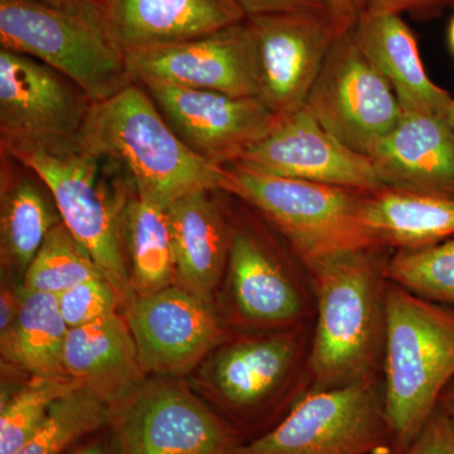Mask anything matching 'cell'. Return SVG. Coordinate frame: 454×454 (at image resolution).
<instances>
[{"label": "cell", "mask_w": 454, "mask_h": 454, "mask_svg": "<svg viewBox=\"0 0 454 454\" xmlns=\"http://www.w3.org/2000/svg\"><path fill=\"white\" fill-rule=\"evenodd\" d=\"M2 154L16 158L46 184L62 223L94 259L127 309L137 297L122 240L121 210L127 199L114 200L107 192L100 177L103 158L82 151L49 153L40 148H14Z\"/></svg>", "instance_id": "cell-6"}, {"label": "cell", "mask_w": 454, "mask_h": 454, "mask_svg": "<svg viewBox=\"0 0 454 454\" xmlns=\"http://www.w3.org/2000/svg\"><path fill=\"white\" fill-rule=\"evenodd\" d=\"M448 42H450V47L454 56V17L450 20V28H448Z\"/></svg>", "instance_id": "cell-41"}, {"label": "cell", "mask_w": 454, "mask_h": 454, "mask_svg": "<svg viewBox=\"0 0 454 454\" xmlns=\"http://www.w3.org/2000/svg\"><path fill=\"white\" fill-rule=\"evenodd\" d=\"M236 454H391L384 389L375 376L309 390Z\"/></svg>", "instance_id": "cell-7"}, {"label": "cell", "mask_w": 454, "mask_h": 454, "mask_svg": "<svg viewBox=\"0 0 454 454\" xmlns=\"http://www.w3.org/2000/svg\"><path fill=\"white\" fill-rule=\"evenodd\" d=\"M97 277L103 276L94 259L61 221L27 268L23 289L59 295Z\"/></svg>", "instance_id": "cell-29"}, {"label": "cell", "mask_w": 454, "mask_h": 454, "mask_svg": "<svg viewBox=\"0 0 454 454\" xmlns=\"http://www.w3.org/2000/svg\"><path fill=\"white\" fill-rule=\"evenodd\" d=\"M20 294L11 288L3 289L0 294V334L7 333L16 321L20 310Z\"/></svg>", "instance_id": "cell-36"}, {"label": "cell", "mask_w": 454, "mask_h": 454, "mask_svg": "<svg viewBox=\"0 0 454 454\" xmlns=\"http://www.w3.org/2000/svg\"><path fill=\"white\" fill-rule=\"evenodd\" d=\"M215 191H200L167 208L179 286L210 303L229 262L232 231Z\"/></svg>", "instance_id": "cell-21"}, {"label": "cell", "mask_w": 454, "mask_h": 454, "mask_svg": "<svg viewBox=\"0 0 454 454\" xmlns=\"http://www.w3.org/2000/svg\"><path fill=\"white\" fill-rule=\"evenodd\" d=\"M125 319L143 370L158 375L190 372L223 337L211 303L182 286L137 295L125 309Z\"/></svg>", "instance_id": "cell-15"}, {"label": "cell", "mask_w": 454, "mask_h": 454, "mask_svg": "<svg viewBox=\"0 0 454 454\" xmlns=\"http://www.w3.org/2000/svg\"><path fill=\"white\" fill-rule=\"evenodd\" d=\"M139 85L179 139L216 166L238 162L280 121L259 98H235L158 82Z\"/></svg>", "instance_id": "cell-11"}, {"label": "cell", "mask_w": 454, "mask_h": 454, "mask_svg": "<svg viewBox=\"0 0 454 454\" xmlns=\"http://www.w3.org/2000/svg\"><path fill=\"white\" fill-rule=\"evenodd\" d=\"M110 405L85 387L62 397L16 454H66L83 438L107 427Z\"/></svg>", "instance_id": "cell-27"}, {"label": "cell", "mask_w": 454, "mask_h": 454, "mask_svg": "<svg viewBox=\"0 0 454 454\" xmlns=\"http://www.w3.org/2000/svg\"><path fill=\"white\" fill-rule=\"evenodd\" d=\"M361 220L378 247L420 249L454 238V199L384 187L364 196Z\"/></svg>", "instance_id": "cell-23"}, {"label": "cell", "mask_w": 454, "mask_h": 454, "mask_svg": "<svg viewBox=\"0 0 454 454\" xmlns=\"http://www.w3.org/2000/svg\"><path fill=\"white\" fill-rule=\"evenodd\" d=\"M247 17L286 12H327L325 0H236Z\"/></svg>", "instance_id": "cell-33"}, {"label": "cell", "mask_w": 454, "mask_h": 454, "mask_svg": "<svg viewBox=\"0 0 454 454\" xmlns=\"http://www.w3.org/2000/svg\"><path fill=\"white\" fill-rule=\"evenodd\" d=\"M20 294L16 321L0 334L3 358L32 376L67 375L64 351L70 328L59 312L57 295L27 289Z\"/></svg>", "instance_id": "cell-25"}, {"label": "cell", "mask_w": 454, "mask_h": 454, "mask_svg": "<svg viewBox=\"0 0 454 454\" xmlns=\"http://www.w3.org/2000/svg\"><path fill=\"white\" fill-rule=\"evenodd\" d=\"M80 387L82 382L68 375L32 376L2 402L0 454H16L46 419L53 404Z\"/></svg>", "instance_id": "cell-28"}, {"label": "cell", "mask_w": 454, "mask_h": 454, "mask_svg": "<svg viewBox=\"0 0 454 454\" xmlns=\"http://www.w3.org/2000/svg\"><path fill=\"white\" fill-rule=\"evenodd\" d=\"M385 277L423 300L454 309V238L420 249L397 250Z\"/></svg>", "instance_id": "cell-30"}, {"label": "cell", "mask_w": 454, "mask_h": 454, "mask_svg": "<svg viewBox=\"0 0 454 454\" xmlns=\"http://www.w3.org/2000/svg\"><path fill=\"white\" fill-rule=\"evenodd\" d=\"M59 312L68 328L82 327L115 315L118 294L103 277L92 278L57 295Z\"/></svg>", "instance_id": "cell-31"}, {"label": "cell", "mask_w": 454, "mask_h": 454, "mask_svg": "<svg viewBox=\"0 0 454 454\" xmlns=\"http://www.w3.org/2000/svg\"><path fill=\"white\" fill-rule=\"evenodd\" d=\"M121 229L136 294H151L172 286L177 280V268L166 208L136 193L122 206Z\"/></svg>", "instance_id": "cell-26"}, {"label": "cell", "mask_w": 454, "mask_h": 454, "mask_svg": "<svg viewBox=\"0 0 454 454\" xmlns=\"http://www.w3.org/2000/svg\"><path fill=\"white\" fill-rule=\"evenodd\" d=\"M2 49L37 59L100 103L134 82L100 7L67 11L38 0H0Z\"/></svg>", "instance_id": "cell-4"}, {"label": "cell", "mask_w": 454, "mask_h": 454, "mask_svg": "<svg viewBox=\"0 0 454 454\" xmlns=\"http://www.w3.org/2000/svg\"><path fill=\"white\" fill-rule=\"evenodd\" d=\"M70 454H110V450L103 439H92L88 443L76 448Z\"/></svg>", "instance_id": "cell-39"}, {"label": "cell", "mask_w": 454, "mask_h": 454, "mask_svg": "<svg viewBox=\"0 0 454 454\" xmlns=\"http://www.w3.org/2000/svg\"><path fill=\"white\" fill-rule=\"evenodd\" d=\"M325 3L339 35L352 32L365 8V0H325Z\"/></svg>", "instance_id": "cell-34"}, {"label": "cell", "mask_w": 454, "mask_h": 454, "mask_svg": "<svg viewBox=\"0 0 454 454\" xmlns=\"http://www.w3.org/2000/svg\"><path fill=\"white\" fill-rule=\"evenodd\" d=\"M232 166L363 193L384 188L369 158L334 138L306 106L282 119Z\"/></svg>", "instance_id": "cell-14"}, {"label": "cell", "mask_w": 454, "mask_h": 454, "mask_svg": "<svg viewBox=\"0 0 454 454\" xmlns=\"http://www.w3.org/2000/svg\"><path fill=\"white\" fill-rule=\"evenodd\" d=\"M367 158L384 187L454 199V134L439 114L403 112Z\"/></svg>", "instance_id": "cell-16"}, {"label": "cell", "mask_w": 454, "mask_h": 454, "mask_svg": "<svg viewBox=\"0 0 454 454\" xmlns=\"http://www.w3.org/2000/svg\"><path fill=\"white\" fill-rule=\"evenodd\" d=\"M86 2L94 3V4L100 5L103 0H86Z\"/></svg>", "instance_id": "cell-42"}, {"label": "cell", "mask_w": 454, "mask_h": 454, "mask_svg": "<svg viewBox=\"0 0 454 454\" xmlns=\"http://www.w3.org/2000/svg\"><path fill=\"white\" fill-rule=\"evenodd\" d=\"M116 454H236L240 430L175 382L140 385L110 406Z\"/></svg>", "instance_id": "cell-8"}, {"label": "cell", "mask_w": 454, "mask_h": 454, "mask_svg": "<svg viewBox=\"0 0 454 454\" xmlns=\"http://www.w3.org/2000/svg\"><path fill=\"white\" fill-rule=\"evenodd\" d=\"M304 106L334 138L366 157L403 115L395 92L352 32L337 35Z\"/></svg>", "instance_id": "cell-10"}, {"label": "cell", "mask_w": 454, "mask_h": 454, "mask_svg": "<svg viewBox=\"0 0 454 454\" xmlns=\"http://www.w3.org/2000/svg\"><path fill=\"white\" fill-rule=\"evenodd\" d=\"M125 56L134 82L259 98L258 50L247 20L193 40Z\"/></svg>", "instance_id": "cell-12"}, {"label": "cell", "mask_w": 454, "mask_h": 454, "mask_svg": "<svg viewBox=\"0 0 454 454\" xmlns=\"http://www.w3.org/2000/svg\"><path fill=\"white\" fill-rule=\"evenodd\" d=\"M404 454H454V430L441 409L433 413Z\"/></svg>", "instance_id": "cell-32"}, {"label": "cell", "mask_w": 454, "mask_h": 454, "mask_svg": "<svg viewBox=\"0 0 454 454\" xmlns=\"http://www.w3.org/2000/svg\"><path fill=\"white\" fill-rule=\"evenodd\" d=\"M227 270L236 309L245 319L288 328L300 324L307 309L303 293L252 232L232 231Z\"/></svg>", "instance_id": "cell-22"}, {"label": "cell", "mask_w": 454, "mask_h": 454, "mask_svg": "<svg viewBox=\"0 0 454 454\" xmlns=\"http://www.w3.org/2000/svg\"><path fill=\"white\" fill-rule=\"evenodd\" d=\"M64 367L110 406L138 389L145 372L127 319L118 313L70 328Z\"/></svg>", "instance_id": "cell-20"}, {"label": "cell", "mask_w": 454, "mask_h": 454, "mask_svg": "<svg viewBox=\"0 0 454 454\" xmlns=\"http://www.w3.org/2000/svg\"><path fill=\"white\" fill-rule=\"evenodd\" d=\"M373 247L337 256L309 271L317 324L309 355L312 387L331 389L375 376L384 357L387 260Z\"/></svg>", "instance_id": "cell-2"}, {"label": "cell", "mask_w": 454, "mask_h": 454, "mask_svg": "<svg viewBox=\"0 0 454 454\" xmlns=\"http://www.w3.org/2000/svg\"><path fill=\"white\" fill-rule=\"evenodd\" d=\"M301 348L298 330L227 346L212 367V381L221 402L243 417L262 409L294 369Z\"/></svg>", "instance_id": "cell-19"}, {"label": "cell", "mask_w": 454, "mask_h": 454, "mask_svg": "<svg viewBox=\"0 0 454 454\" xmlns=\"http://www.w3.org/2000/svg\"><path fill=\"white\" fill-rule=\"evenodd\" d=\"M259 61V98L282 121L306 106L339 32L327 12L247 17Z\"/></svg>", "instance_id": "cell-13"}, {"label": "cell", "mask_w": 454, "mask_h": 454, "mask_svg": "<svg viewBox=\"0 0 454 454\" xmlns=\"http://www.w3.org/2000/svg\"><path fill=\"white\" fill-rule=\"evenodd\" d=\"M92 103L70 80L32 57L0 50L2 152L40 148L79 152L77 139Z\"/></svg>", "instance_id": "cell-9"}, {"label": "cell", "mask_w": 454, "mask_h": 454, "mask_svg": "<svg viewBox=\"0 0 454 454\" xmlns=\"http://www.w3.org/2000/svg\"><path fill=\"white\" fill-rule=\"evenodd\" d=\"M44 4L52 5V7L67 9V11H85L94 7V3L86 2V0H38Z\"/></svg>", "instance_id": "cell-38"}, {"label": "cell", "mask_w": 454, "mask_h": 454, "mask_svg": "<svg viewBox=\"0 0 454 454\" xmlns=\"http://www.w3.org/2000/svg\"><path fill=\"white\" fill-rule=\"evenodd\" d=\"M77 148L118 163L129 173L140 199L168 208L200 191H223L226 167L203 160L169 127L139 83L92 103Z\"/></svg>", "instance_id": "cell-1"}, {"label": "cell", "mask_w": 454, "mask_h": 454, "mask_svg": "<svg viewBox=\"0 0 454 454\" xmlns=\"http://www.w3.org/2000/svg\"><path fill=\"white\" fill-rule=\"evenodd\" d=\"M454 0H365L364 13H390L402 16L405 12L424 11L446 5Z\"/></svg>", "instance_id": "cell-35"}, {"label": "cell", "mask_w": 454, "mask_h": 454, "mask_svg": "<svg viewBox=\"0 0 454 454\" xmlns=\"http://www.w3.org/2000/svg\"><path fill=\"white\" fill-rule=\"evenodd\" d=\"M384 414L391 454H404L454 379V309L387 280Z\"/></svg>", "instance_id": "cell-3"}, {"label": "cell", "mask_w": 454, "mask_h": 454, "mask_svg": "<svg viewBox=\"0 0 454 454\" xmlns=\"http://www.w3.org/2000/svg\"><path fill=\"white\" fill-rule=\"evenodd\" d=\"M104 26L127 53L193 40L247 20L236 0H103Z\"/></svg>", "instance_id": "cell-17"}, {"label": "cell", "mask_w": 454, "mask_h": 454, "mask_svg": "<svg viewBox=\"0 0 454 454\" xmlns=\"http://www.w3.org/2000/svg\"><path fill=\"white\" fill-rule=\"evenodd\" d=\"M438 408L446 415L454 430V379L442 394Z\"/></svg>", "instance_id": "cell-37"}, {"label": "cell", "mask_w": 454, "mask_h": 454, "mask_svg": "<svg viewBox=\"0 0 454 454\" xmlns=\"http://www.w3.org/2000/svg\"><path fill=\"white\" fill-rule=\"evenodd\" d=\"M223 191L256 208L309 271L343 254L378 247L361 220L366 193L236 166L226 167Z\"/></svg>", "instance_id": "cell-5"}, {"label": "cell", "mask_w": 454, "mask_h": 454, "mask_svg": "<svg viewBox=\"0 0 454 454\" xmlns=\"http://www.w3.org/2000/svg\"><path fill=\"white\" fill-rule=\"evenodd\" d=\"M352 35L361 52L395 92L403 112L443 115L453 98L427 74L417 38L402 16L363 13Z\"/></svg>", "instance_id": "cell-18"}, {"label": "cell", "mask_w": 454, "mask_h": 454, "mask_svg": "<svg viewBox=\"0 0 454 454\" xmlns=\"http://www.w3.org/2000/svg\"><path fill=\"white\" fill-rule=\"evenodd\" d=\"M28 167L2 154V255L9 264L27 270L51 230L61 223Z\"/></svg>", "instance_id": "cell-24"}, {"label": "cell", "mask_w": 454, "mask_h": 454, "mask_svg": "<svg viewBox=\"0 0 454 454\" xmlns=\"http://www.w3.org/2000/svg\"><path fill=\"white\" fill-rule=\"evenodd\" d=\"M442 116H443L444 121H446L447 124L450 125V128L452 129L454 134V98H452L450 103L448 104V106Z\"/></svg>", "instance_id": "cell-40"}]
</instances>
